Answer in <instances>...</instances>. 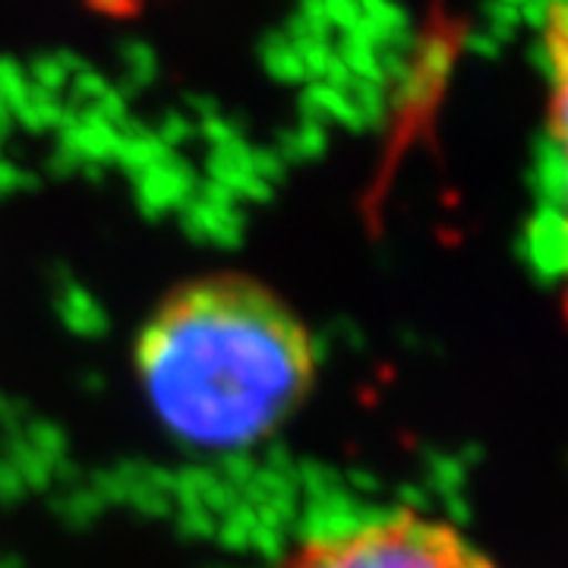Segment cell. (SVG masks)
Returning a JSON list of instances; mask_svg holds the SVG:
<instances>
[{
	"instance_id": "1",
	"label": "cell",
	"mask_w": 568,
	"mask_h": 568,
	"mask_svg": "<svg viewBox=\"0 0 568 568\" xmlns=\"http://www.w3.org/2000/svg\"><path fill=\"white\" fill-rule=\"evenodd\" d=\"M140 383L162 424L203 448L272 433L316 379V345L294 306L246 275L181 284L142 325Z\"/></svg>"
},
{
	"instance_id": "2",
	"label": "cell",
	"mask_w": 568,
	"mask_h": 568,
	"mask_svg": "<svg viewBox=\"0 0 568 568\" xmlns=\"http://www.w3.org/2000/svg\"><path fill=\"white\" fill-rule=\"evenodd\" d=\"M284 568H496V562L443 518L395 508L306 537Z\"/></svg>"
},
{
	"instance_id": "3",
	"label": "cell",
	"mask_w": 568,
	"mask_h": 568,
	"mask_svg": "<svg viewBox=\"0 0 568 568\" xmlns=\"http://www.w3.org/2000/svg\"><path fill=\"white\" fill-rule=\"evenodd\" d=\"M547 63V256L568 316V7H549L544 22Z\"/></svg>"
}]
</instances>
